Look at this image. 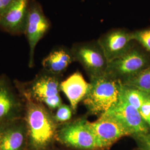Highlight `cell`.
Returning <instances> with one entry per match:
<instances>
[{"mask_svg":"<svg viewBox=\"0 0 150 150\" xmlns=\"http://www.w3.org/2000/svg\"><path fill=\"white\" fill-rule=\"evenodd\" d=\"M24 119L27 126L30 149H47L56 139L59 127L54 115L42 103L26 100Z\"/></svg>","mask_w":150,"mask_h":150,"instance_id":"cell-1","label":"cell"},{"mask_svg":"<svg viewBox=\"0 0 150 150\" xmlns=\"http://www.w3.org/2000/svg\"><path fill=\"white\" fill-rule=\"evenodd\" d=\"M91 79V88L83 103L91 113L101 115L117 103L123 84L106 74Z\"/></svg>","mask_w":150,"mask_h":150,"instance_id":"cell-2","label":"cell"},{"mask_svg":"<svg viewBox=\"0 0 150 150\" xmlns=\"http://www.w3.org/2000/svg\"><path fill=\"white\" fill-rule=\"evenodd\" d=\"M57 76L43 70L33 80L20 85L19 89L26 100L42 103L54 110L62 104L59 96L61 83Z\"/></svg>","mask_w":150,"mask_h":150,"instance_id":"cell-3","label":"cell"},{"mask_svg":"<svg viewBox=\"0 0 150 150\" xmlns=\"http://www.w3.org/2000/svg\"><path fill=\"white\" fill-rule=\"evenodd\" d=\"M56 139L77 150H98L95 136L85 119L63 123L57 129Z\"/></svg>","mask_w":150,"mask_h":150,"instance_id":"cell-4","label":"cell"},{"mask_svg":"<svg viewBox=\"0 0 150 150\" xmlns=\"http://www.w3.org/2000/svg\"><path fill=\"white\" fill-rule=\"evenodd\" d=\"M149 63L147 56L133 47L121 57L108 62L105 74L122 83L150 66Z\"/></svg>","mask_w":150,"mask_h":150,"instance_id":"cell-5","label":"cell"},{"mask_svg":"<svg viewBox=\"0 0 150 150\" xmlns=\"http://www.w3.org/2000/svg\"><path fill=\"white\" fill-rule=\"evenodd\" d=\"M51 27V23L45 15L42 7L37 0H31L29 14L25 35L29 45L28 66H34L35 48L38 42L47 33Z\"/></svg>","mask_w":150,"mask_h":150,"instance_id":"cell-6","label":"cell"},{"mask_svg":"<svg viewBox=\"0 0 150 150\" xmlns=\"http://www.w3.org/2000/svg\"><path fill=\"white\" fill-rule=\"evenodd\" d=\"M71 50L75 61L80 63L91 77L105 74L108 62L97 41L76 44Z\"/></svg>","mask_w":150,"mask_h":150,"instance_id":"cell-7","label":"cell"},{"mask_svg":"<svg viewBox=\"0 0 150 150\" xmlns=\"http://www.w3.org/2000/svg\"><path fill=\"white\" fill-rule=\"evenodd\" d=\"M88 125L95 136L98 150H107L124 136H129L123 126L112 116L103 113Z\"/></svg>","mask_w":150,"mask_h":150,"instance_id":"cell-8","label":"cell"},{"mask_svg":"<svg viewBox=\"0 0 150 150\" xmlns=\"http://www.w3.org/2000/svg\"><path fill=\"white\" fill-rule=\"evenodd\" d=\"M106 113L116 118L129 135L134 136L149 133V126L142 117L139 111L129 105L121 94L117 103Z\"/></svg>","mask_w":150,"mask_h":150,"instance_id":"cell-9","label":"cell"},{"mask_svg":"<svg viewBox=\"0 0 150 150\" xmlns=\"http://www.w3.org/2000/svg\"><path fill=\"white\" fill-rule=\"evenodd\" d=\"M132 32L125 28L112 29L103 34L97 41L108 62L118 59L134 47Z\"/></svg>","mask_w":150,"mask_h":150,"instance_id":"cell-10","label":"cell"},{"mask_svg":"<svg viewBox=\"0 0 150 150\" xmlns=\"http://www.w3.org/2000/svg\"><path fill=\"white\" fill-rule=\"evenodd\" d=\"M31 0H15L0 17V30L13 36L24 35Z\"/></svg>","mask_w":150,"mask_h":150,"instance_id":"cell-11","label":"cell"},{"mask_svg":"<svg viewBox=\"0 0 150 150\" xmlns=\"http://www.w3.org/2000/svg\"><path fill=\"white\" fill-rule=\"evenodd\" d=\"M25 107L12 87L0 77V126L24 117Z\"/></svg>","mask_w":150,"mask_h":150,"instance_id":"cell-12","label":"cell"},{"mask_svg":"<svg viewBox=\"0 0 150 150\" xmlns=\"http://www.w3.org/2000/svg\"><path fill=\"white\" fill-rule=\"evenodd\" d=\"M28 146L26 123L24 117L0 126L1 150H25Z\"/></svg>","mask_w":150,"mask_h":150,"instance_id":"cell-13","label":"cell"},{"mask_svg":"<svg viewBox=\"0 0 150 150\" xmlns=\"http://www.w3.org/2000/svg\"><path fill=\"white\" fill-rule=\"evenodd\" d=\"M90 88L91 83L87 82L79 72L71 75L60 83V90L67 97L74 111L79 102L85 99Z\"/></svg>","mask_w":150,"mask_h":150,"instance_id":"cell-14","label":"cell"},{"mask_svg":"<svg viewBox=\"0 0 150 150\" xmlns=\"http://www.w3.org/2000/svg\"><path fill=\"white\" fill-rule=\"evenodd\" d=\"M75 59L70 50L64 47L53 50L43 59L42 65L43 70L50 74L59 75L64 72Z\"/></svg>","mask_w":150,"mask_h":150,"instance_id":"cell-15","label":"cell"},{"mask_svg":"<svg viewBox=\"0 0 150 150\" xmlns=\"http://www.w3.org/2000/svg\"><path fill=\"white\" fill-rule=\"evenodd\" d=\"M122 84L150 95V65L137 75L125 81Z\"/></svg>","mask_w":150,"mask_h":150,"instance_id":"cell-16","label":"cell"},{"mask_svg":"<svg viewBox=\"0 0 150 150\" xmlns=\"http://www.w3.org/2000/svg\"><path fill=\"white\" fill-rule=\"evenodd\" d=\"M121 95L129 105L139 110L149 94L135 88L123 85Z\"/></svg>","mask_w":150,"mask_h":150,"instance_id":"cell-17","label":"cell"},{"mask_svg":"<svg viewBox=\"0 0 150 150\" xmlns=\"http://www.w3.org/2000/svg\"><path fill=\"white\" fill-rule=\"evenodd\" d=\"M132 37L134 41L139 42L150 52V28L132 32Z\"/></svg>","mask_w":150,"mask_h":150,"instance_id":"cell-18","label":"cell"},{"mask_svg":"<svg viewBox=\"0 0 150 150\" xmlns=\"http://www.w3.org/2000/svg\"><path fill=\"white\" fill-rule=\"evenodd\" d=\"M56 122L58 123H64L70 120L72 117V108L68 105L62 104L57 108L56 112L54 115Z\"/></svg>","mask_w":150,"mask_h":150,"instance_id":"cell-19","label":"cell"},{"mask_svg":"<svg viewBox=\"0 0 150 150\" xmlns=\"http://www.w3.org/2000/svg\"><path fill=\"white\" fill-rule=\"evenodd\" d=\"M139 111L142 117L150 127V95L147 97Z\"/></svg>","mask_w":150,"mask_h":150,"instance_id":"cell-20","label":"cell"},{"mask_svg":"<svg viewBox=\"0 0 150 150\" xmlns=\"http://www.w3.org/2000/svg\"><path fill=\"white\" fill-rule=\"evenodd\" d=\"M134 137L138 140L143 150H150V134L136 135Z\"/></svg>","mask_w":150,"mask_h":150,"instance_id":"cell-21","label":"cell"},{"mask_svg":"<svg viewBox=\"0 0 150 150\" xmlns=\"http://www.w3.org/2000/svg\"><path fill=\"white\" fill-rule=\"evenodd\" d=\"M15 0H0V17L12 5Z\"/></svg>","mask_w":150,"mask_h":150,"instance_id":"cell-22","label":"cell"},{"mask_svg":"<svg viewBox=\"0 0 150 150\" xmlns=\"http://www.w3.org/2000/svg\"><path fill=\"white\" fill-rule=\"evenodd\" d=\"M0 150H1V147H0Z\"/></svg>","mask_w":150,"mask_h":150,"instance_id":"cell-23","label":"cell"}]
</instances>
